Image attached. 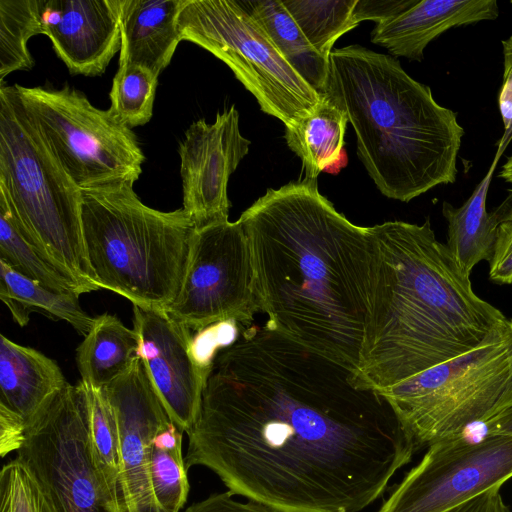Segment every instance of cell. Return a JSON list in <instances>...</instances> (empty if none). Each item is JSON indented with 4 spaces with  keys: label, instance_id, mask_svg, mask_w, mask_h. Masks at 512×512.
Here are the masks:
<instances>
[{
    "label": "cell",
    "instance_id": "obj_1",
    "mask_svg": "<svg viewBox=\"0 0 512 512\" xmlns=\"http://www.w3.org/2000/svg\"><path fill=\"white\" fill-rule=\"evenodd\" d=\"M187 435V469L277 512H360L417 452L352 370L265 326L216 356Z\"/></svg>",
    "mask_w": 512,
    "mask_h": 512
},
{
    "label": "cell",
    "instance_id": "obj_2",
    "mask_svg": "<svg viewBox=\"0 0 512 512\" xmlns=\"http://www.w3.org/2000/svg\"><path fill=\"white\" fill-rule=\"evenodd\" d=\"M265 327L354 372L370 274L368 227L350 222L317 180L266 193L239 218Z\"/></svg>",
    "mask_w": 512,
    "mask_h": 512
},
{
    "label": "cell",
    "instance_id": "obj_3",
    "mask_svg": "<svg viewBox=\"0 0 512 512\" xmlns=\"http://www.w3.org/2000/svg\"><path fill=\"white\" fill-rule=\"evenodd\" d=\"M370 274L354 376L380 392L484 344L508 318L478 297L430 220L368 227Z\"/></svg>",
    "mask_w": 512,
    "mask_h": 512
},
{
    "label": "cell",
    "instance_id": "obj_4",
    "mask_svg": "<svg viewBox=\"0 0 512 512\" xmlns=\"http://www.w3.org/2000/svg\"><path fill=\"white\" fill-rule=\"evenodd\" d=\"M322 96L346 114L358 157L384 196L409 202L455 182L464 135L457 114L394 57L360 45L333 49Z\"/></svg>",
    "mask_w": 512,
    "mask_h": 512
},
{
    "label": "cell",
    "instance_id": "obj_5",
    "mask_svg": "<svg viewBox=\"0 0 512 512\" xmlns=\"http://www.w3.org/2000/svg\"><path fill=\"white\" fill-rule=\"evenodd\" d=\"M81 222L100 288L166 311L180 292L196 230L187 212L151 208L126 183L81 190Z\"/></svg>",
    "mask_w": 512,
    "mask_h": 512
},
{
    "label": "cell",
    "instance_id": "obj_6",
    "mask_svg": "<svg viewBox=\"0 0 512 512\" xmlns=\"http://www.w3.org/2000/svg\"><path fill=\"white\" fill-rule=\"evenodd\" d=\"M0 194L27 238L83 293L101 289L82 233L81 189L26 114L15 86L0 85Z\"/></svg>",
    "mask_w": 512,
    "mask_h": 512
},
{
    "label": "cell",
    "instance_id": "obj_7",
    "mask_svg": "<svg viewBox=\"0 0 512 512\" xmlns=\"http://www.w3.org/2000/svg\"><path fill=\"white\" fill-rule=\"evenodd\" d=\"M416 451L512 406V319L484 344L378 392Z\"/></svg>",
    "mask_w": 512,
    "mask_h": 512
},
{
    "label": "cell",
    "instance_id": "obj_8",
    "mask_svg": "<svg viewBox=\"0 0 512 512\" xmlns=\"http://www.w3.org/2000/svg\"><path fill=\"white\" fill-rule=\"evenodd\" d=\"M178 30L181 40L222 60L262 112L285 127L323 99L278 52L242 1L184 0Z\"/></svg>",
    "mask_w": 512,
    "mask_h": 512
},
{
    "label": "cell",
    "instance_id": "obj_9",
    "mask_svg": "<svg viewBox=\"0 0 512 512\" xmlns=\"http://www.w3.org/2000/svg\"><path fill=\"white\" fill-rule=\"evenodd\" d=\"M23 108L58 163L81 190L133 184L145 156L132 129L68 85L15 84Z\"/></svg>",
    "mask_w": 512,
    "mask_h": 512
},
{
    "label": "cell",
    "instance_id": "obj_10",
    "mask_svg": "<svg viewBox=\"0 0 512 512\" xmlns=\"http://www.w3.org/2000/svg\"><path fill=\"white\" fill-rule=\"evenodd\" d=\"M17 457L35 474L56 512H119L93 456L82 381L67 383L39 413Z\"/></svg>",
    "mask_w": 512,
    "mask_h": 512
},
{
    "label": "cell",
    "instance_id": "obj_11",
    "mask_svg": "<svg viewBox=\"0 0 512 512\" xmlns=\"http://www.w3.org/2000/svg\"><path fill=\"white\" fill-rule=\"evenodd\" d=\"M261 311L248 236L238 219L196 228L180 292L166 312L193 333L249 323Z\"/></svg>",
    "mask_w": 512,
    "mask_h": 512
},
{
    "label": "cell",
    "instance_id": "obj_12",
    "mask_svg": "<svg viewBox=\"0 0 512 512\" xmlns=\"http://www.w3.org/2000/svg\"><path fill=\"white\" fill-rule=\"evenodd\" d=\"M377 512H451L512 478V435L437 441Z\"/></svg>",
    "mask_w": 512,
    "mask_h": 512
},
{
    "label": "cell",
    "instance_id": "obj_13",
    "mask_svg": "<svg viewBox=\"0 0 512 512\" xmlns=\"http://www.w3.org/2000/svg\"><path fill=\"white\" fill-rule=\"evenodd\" d=\"M250 144L240 132L235 106L217 113L213 123L199 119L185 131L178 147L182 208L196 228L228 221V181Z\"/></svg>",
    "mask_w": 512,
    "mask_h": 512
},
{
    "label": "cell",
    "instance_id": "obj_14",
    "mask_svg": "<svg viewBox=\"0 0 512 512\" xmlns=\"http://www.w3.org/2000/svg\"><path fill=\"white\" fill-rule=\"evenodd\" d=\"M136 355L170 419L181 432L193 427L208 374L194 363L193 332L165 310L133 305Z\"/></svg>",
    "mask_w": 512,
    "mask_h": 512
},
{
    "label": "cell",
    "instance_id": "obj_15",
    "mask_svg": "<svg viewBox=\"0 0 512 512\" xmlns=\"http://www.w3.org/2000/svg\"><path fill=\"white\" fill-rule=\"evenodd\" d=\"M118 424L126 512H161L150 480L153 439L172 422L137 356L130 368L103 387Z\"/></svg>",
    "mask_w": 512,
    "mask_h": 512
},
{
    "label": "cell",
    "instance_id": "obj_16",
    "mask_svg": "<svg viewBox=\"0 0 512 512\" xmlns=\"http://www.w3.org/2000/svg\"><path fill=\"white\" fill-rule=\"evenodd\" d=\"M122 0H40L41 34L73 75H102L121 49Z\"/></svg>",
    "mask_w": 512,
    "mask_h": 512
},
{
    "label": "cell",
    "instance_id": "obj_17",
    "mask_svg": "<svg viewBox=\"0 0 512 512\" xmlns=\"http://www.w3.org/2000/svg\"><path fill=\"white\" fill-rule=\"evenodd\" d=\"M57 362L0 336V454L21 447L39 413L67 384Z\"/></svg>",
    "mask_w": 512,
    "mask_h": 512
},
{
    "label": "cell",
    "instance_id": "obj_18",
    "mask_svg": "<svg viewBox=\"0 0 512 512\" xmlns=\"http://www.w3.org/2000/svg\"><path fill=\"white\" fill-rule=\"evenodd\" d=\"M498 15L496 0H419L401 14L377 23L371 41L393 56L421 61L426 46L448 29Z\"/></svg>",
    "mask_w": 512,
    "mask_h": 512
},
{
    "label": "cell",
    "instance_id": "obj_19",
    "mask_svg": "<svg viewBox=\"0 0 512 512\" xmlns=\"http://www.w3.org/2000/svg\"><path fill=\"white\" fill-rule=\"evenodd\" d=\"M184 0H122L119 64L142 66L157 77L181 40L178 16Z\"/></svg>",
    "mask_w": 512,
    "mask_h": 512
},
{
    "label": "cell",
    "instance_id": "obj_20",
    "mask_svg": "<svg viewBox=\"0 0 512 512\" xmlns=\"http://www.w3.org/2000/svg\"><path fill=\"white\" fill-rule=\"evenodd\" d=\"M497 163L492 161L487 174L462 206L456 208L447 201L442 204L448 225L446 247L467 276L479 262L492 258L501 214L498 209L488 213L486 199Z\"/></svg>",
    "mask_w": 512,
    "mask_h": 512
},
{
    "label": "cell",
    "instance_id": "obj_21",
    "mask_svg": "<svg viewBox=\"0 0 512 512\" xmlns=\"http://www.w3.org/2000/svg\"><path fill=\"white\" fill-rule=\"evenodd\" d=\"M138 338L116 316L96 317L93 328L76 350L81 381L103 388L124 374L137 357Z\"/></svg>",
    "mask_w": 512,
    "mask_h": 512
},
{
    "label": "cell",
    "instance_id": "obj_22",
    "mask_svg": "<svg viewBox=\"0 0 512 512\" xmlns=\"http://www.w3.org/2000/svg\"><path fill=\"white\" fill-rule=\"evenodd\" d=\"M347 123L344 111L323 96L311 111L285 127V140L302 161L305 179L317 180L338 160Z\"/></svg>",
    "mask_w": 512,
    "mask_h": 512
},
{
    "label": "cell",
    "instance_id": "obj_23",
    "mask_svg": "<svg viewBox=\"0 0 512 512\" xmlns=\"http://www.w3.org/2000/svg\"><path fill=\"white\" fill-rule=\"evenodd\" d=\"M242 3L278 52L322 95L328 78L329 59L311 46L282 0H242Z\"/></svg>",
    "mask_w": 512,
    "mask_h": 512
},
{
    "label": "cell",
    "instance_id": "obj_24",
    "mask_svg": "<svg viewBox=\"0 0 512 512\" xmlns=\"http://www.w3.org/2000/svg\"><path fill=\"white\" fill-rule=\"evenodd\" d=\"M0 298L21 327L27 325L32 312L39 311L68 322L85 337L96 320L81 308L79 296L55 292L23 276L3 261H0Z\"/></svg>",
    "mask_w": 512,
    "mask_h": 512
},
{
    "label": "cell",
    "instance_id": "obj_25",
    "mask_svg": "<svg viewBox=\"0 0 512 512\" xmlns=\"http://www.w3.org/2000/svg\"><path fill=\"white\" fill-rule=\"evenodd\" d=\"M0 261L18 273L58 292L80 296L78 283L60 269L23 232L8 202L0 194Z\"/></svg>",
    "mask_w": 512,
    "mask_h": 512
},
{
    "label": "cell",
    "instance_id": "obj_26",
    "mask_svg": "<svg viewBox=\"0 0 512 512\" xmlns=\"http://www.w3.org/2000/svg\"><path fill=\"white\" fill-rule=\"evenodd\" d=\"M87 388L89 435L96 465L119 512L125 511L121 481L119 430L114 409L103 388Z\"/></svg>",
    "mask_w": 512,
    "mask_h": 512
},
{
    "label": "cell",
    "instance_id": "obj_27",
    "mask_svg": "<svg viewBox=\"0 0 512 512\" xmlns=\"http://www.w3.org/2000/svg\"><path fill=\"white\" fill-rule=\"evenodd\" d=\"M311 46L329 59L334 43L358 26L353 12L357 0H282Z\"/></svg>",
    "mask_w": 512,
    "mask_h": 512
},
{
    "label": "cell",
    "instance_id": "obj_28",
    "mask_svg": "<svg viewBox=\"0 0 512 512\" xmlns=\"http://www.w3.org/2000/svg\"><path fill=\"white\" fill-rule=\"evenodd\" d=\"M37 34H41L40 0H0L1 84L10 73L33 67L27 42Z\"/></svg>",
    "mask_w": 512,
    "mask_h": 512
},
{
    "label": "cell",
    "instance_id": "obj_29",
    "mask_svg": "<svg viewBox=\"0 0 512 512\" xmlns=\"http://www.w3.org/2000/svg\"><path fill=\"white\" fill-rule=\"evenodd\" d=\"M158 77L138 66L119 64L109 93L111 115L132 129L150 121Z\"/></svg>",
    "mask_w": 512,
    "mask_h": 512
},
{
    "label": "cell",
    "instance_id": "obj_30",
    "mask_svg": "<svg viewBox=\"0 0 512 512\" xmlns=\"http://www.w3.org/2000/svg\"><path fill=\"white\" fill-rule=\"evenodd\" d=\"M150 480L161 512H181L189 492L182 443L164 446L154 441L150 454Z\"/></svg>",
    "mask_w": 512,
    "mask_h": 512
},
{
    "label": "cell",
    "instance_id": "obj_31",
    "mask_svg": "<svg viewBox=\"0 0 512 512\" xmlns=\"http://www.w3.org/2000/svg\"><path fill=\"white\" fill-rule=\"evenodd\" d=\"M0 512H56L35 474L18 457L0 472Z\"/></svg>",
    "mask_w": 512,
    "mask_h": 512
},
{
    "label": "cell",
    "instance_id": "obj_32",
    "mask_svg": "<svg viewBox=\"0 0 512 512\" xmlns=\"http://www.w3.org/2000/svg\"><path fill=\"white\" fill-rule=\"evenodd\" d=\"M241 326L235 320H224L194 332L189 352L197 367L209 375L219 352L239 339Z\"/></svg>",
    "mask_w": 512,
    "mask_h": 512
},
{
    "label": "cell",
    "instance_id": "obj_33",
    "mask_svg": "<svg viewBox=\"0 0 512 512\" xmlns=\"http://www.w3.org/2000/svg\"><path fill=\"white\" fill-rule=\"evenodd\" d=\"M497 226L492 258L489 261V278L499 284L512 283V204L503 202Z\"/></svg>",
    "mask_w": 512,
    "mask_h": 512
},
{
    "label": "cell",
    "instance_id": "obj_34",
    "mask_svg": "<svg viewBox=\"0 0 512 512\" xmlns=\"http://www.w3.org/2000/svg\"><path fill=\"white\" fill-rule=\"evenodd\" d=\"M504 72L499 92L498 104L504 126L502 137L498 141L494 159L499 161L512 140V36L502 41Z\"/></svg>",
    "mask_w": 512,
    "mask_h": 512
},
{
    "label": "cell",
    "instance_id": "obj_35",
    "mask_svg": "<svg viewBox=\"0 0 512 512\" xmlns=\"http://www.w3.org/2000/svg\"><path fill=\"white\" fill-rule=\"evenodd\" d=\"M419 0H357L353 16L359 24L364 20L377 23L389 20L414 6Z\"/></svg>",
    "mask_w": 512,
    "mask_h": 512
},
{
    "label": "cell",
    "instance_id": "obj_36",
    "mask_svg": "<svg viewBox=\"0 0 512 512\" xmlns=\"http://www.w3.org/2000/svg\"><path fill=\"white\" fill-rule=\"evenodd\" d=\"M233 496L234 494L229 490L215 493L193 503L183 512H277L250 500L248 502L238 501Z\"/></svg>",
    "mask_w": 512,
    "mask_h": 512
},
{
    "label": "cell",
    "instance_id": "obj_37",
    "mask_svg": "<svg viewBox=\"0 0 512 512\" xmlns=\"http://www.w3.org/2000/svg\"><path fill=\"white\" fill-rule=\"evenodd\" d=\"M482 434L512 435V406L481 427Z\"/></svg>",
    "mask_w": 512,
    "mask_h": 512
},
{
    "label": "cell",
    "instance_id": "obj_38",
    "mask_svg": "<svg viewBox=\"0 0 512 512\" xmlns=\"http://www.w3.org/2000/svg\"><path fill=\"white\" fill-rule=\"evenodd\" d=\"M451 512H500V510L493 504L476 499L459 506Z\"/></svg>",
    "mask_w": 512,
    "mask_h": 512
},
{
    "label": "cell",
    "instance_id": "obj_39",
    "mask_svg": "<svg viewBox=\"0 0 512 512\" xmlns=\"http://www.w3.org/2000/svg\"><path fill=\"white\" fill-rule=\"evenodd\" d=\"M499 177L508 183H512V155L507 159L499 173Z\"/></svg>",
    "mask_w": 512,
    "mask_h": 512
},
{
    "label": "cell",
    "instance_id": "obj_40",
    "mask_svg": "<svg viewBox=\"0 0 512 512\" xmlns=\"http://www.w3.org/2000/svg\"><path fill=\"white\" fill-rule=\"evenodd\" d=\"M507 191H508V196H507L505 202L507 204H512V189H508Z\"/></svg>",
    "mask_w": 512,
    "mask_h": 512
},
{
    "label": "cell",
    "instance_id": "obj_41",
    "mask_svg": "<svg viewBox=\"0 0 512 512\" xmlns=\"http://www.w3.org/2000/svg\"><path fill=\"white\" fill-rule=\"evenodd\" d=\"M511 3H512V1H511Z\"/></svg>",
    "mask_w": 512,
    "mask_h": 512
}]
</instances>
